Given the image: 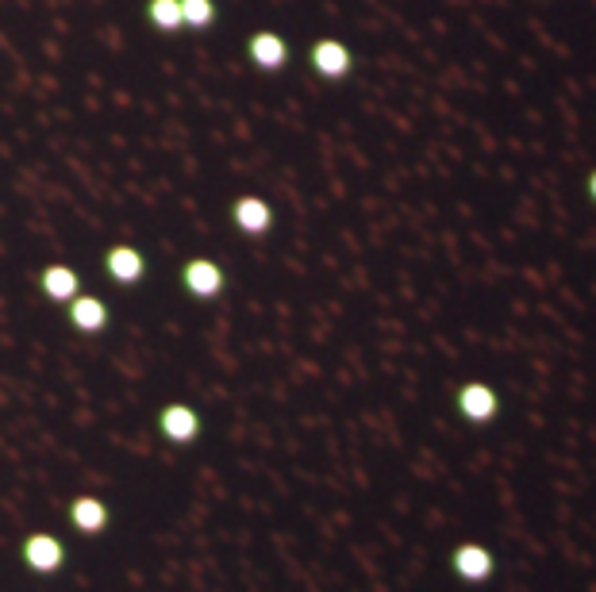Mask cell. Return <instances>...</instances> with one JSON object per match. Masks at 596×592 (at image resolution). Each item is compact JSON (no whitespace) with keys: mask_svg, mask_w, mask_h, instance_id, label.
I'll return each instance as SVG.
<instances>
[{"mask_svg":"<svg viewBox=\"0 0 596 592\" xmlns=\"http://www.w3.org/2000/svg\"><path fill=\"white\" fill-rule=\"evenodd\" d=\"M20 558H24V566L31 573H58L66 566V543L50 531H31L24 546H20Z\"/></svg>","mask_w":596,"mask_h":592,"instance_id":"obj_1","label":"cell"},{"mask_svg":"<svg viewBox=\"0 0 596 592\" xmlns=\"http://www.w3.org/2000/svg\"><path fill=\"white\" fill-rule=\"evenodd\" d=\"M181 285H185V293L197 296V300H212V296L224 293V270L212 258H189L181 266Z\"/></svg>","mask_w":596,"mask_h":592,"instance_id":"obj_2","label":"cell"},{"mask_svg":"<svg viewBox=\"0 0 596 592\" xmlns=\"http://www.w3.org/2000/svg\"><path fill=\"white\" fill-rule=\"evenodd\" d=\"M158 431H162V439H170V443H197L200 435V416L197 408H189V404H166L162 412H158Z\"/></svg>","mask_w":596,"mask_h":592,"instance_id":"obj_3","label":"cell"},{"mask_svg":"<svg viewBox=\"0 0 596 592\" xmlns=\"http://www.w3.org/2000/svg\"><path fill=\"white\" fill-rule=\"evenodd\" d=\"M104 270H108L112 281H120V285H139L147 277V258H143V250L120 243V247H108Z\"/></svg>","mask_w":596,"mask_h":592,"instance_id":"obj_4","label":"cell"},{"mask_svg":"<svg viewBox=\"0 0 596 592\" xmlns=\"http://www.w3.org/2000/svg\"><path fill=\"white\" fill-rule=\"evenodd\" d=\"M247 54L258 70L274 74V70H281V66L289 62V43H285L277 31H254L247 39Z\"/></svg>","mask_w":596,"mask_h":592,"instance_id":"obj_5","label":"cell"},{"mask_svg":"<svg viewBox=\"0 0 596 592\" xmlns=\"http://www.w3.org/2000/svg\"><path fill=\"white\" fill-rule=\"evenodd\" d=\"M231 223L243 231V235H266L274 227V208L262 197H239L231 204Z\"/></svg>","mask_w":596,"mask_h":592,"instance_id":"obj_6","label":"cell"},{"mask_svg":"<svg viewBox=\"0 0 596 592\" xmlns=\"http://www.w3.org/2000/svg\"><path fill=\"white\" fill-rule=\"evenodd\" d=\"M308 58H312V70H316L320 77H347L350 66H354L350 47L347 43H339V39H320Z\"/></svg>","mask_w":596,"mask_h":592,"instance_id":"obj_7","label":"cell"},{"mask_svg":"<svg viewBox=\"0 0 596 592\" xmlns=\"http://www.w3.org/2000/svg\"><path fill=\"white\" fill-rule=\"evenodd\" d=\"M108 519H112L108 516V504L100 496H74L70 500V523L81 535H100L108 527Z\"/></svg>","mask_w":596,"mask_h":592,"instance_id":"obj_8","label":"cell"},{"mask_svg":"<svg viewBox=\"0 0 596 592\" xmlns=\"http://www.w3.org/2000/svg\"><path fill=\"white\" fill-rule=\"evenodd\" d=\"M70 323H74L77 331H85V335H97L108 327V304L100 300V296H81L77 293L70 300Z\"/></svg>","mask_w":596,"mask_h":592,"instance_id":"obj_9","label":"cell"},{"mask_svg":"<svg viewBox=\"0 0 596 592\" xmlns=\"http://www.w3.org/2000/svg\"><path fill=\"white\" fill-rule=\"evenodd\" d=\"M39 285H43V293L50 300H58V304H70L77 293H81V277H77L74 266H47V270L39 273Z\"/></svg>","mask_w":596,"mask_h":592,"instance_id":"obj_10","label":"cell"},{"mask_svg":"<svg viewBox=\"0 0 596 592\" xmlns=\"http://www.w3.org/2000/svg\"><path fill=\"white\" fill-rule=\"evenodd\" d=\"M458 412L466 416V420H493L497 416V393L489 389V385H477L470 381L462 393H458Z\"/></svg>","mask_w":596,"mask_h":592,"instance_id":"obj_11","label":"cell"},{"mask_svg":"<svg viewBox=\"0 0 596 592\" xmlns=\"http://www.w3.org/2000/svg\"><path fill=\"white\" fill-rule=\"evenodd\" d=\"M454 569H458L462 577H470V581H481V577L493 573V558H489V550H481V546H462V550H454Z\"/></svg>","mask_w":596,"mask_h":592,"instance_id":"obj_12","label":"cell"},{"mask_svg":"<svg viewBox=\"0 0 596 592\" xmlns=\"http://www.w3.org/2000/svg\"><path fill=\"white\" fill-rule=\"evenodd\" d=\"M147 20L158 31H166V35L181 31L185 27V20H181V0H147Z\"/></svg>","mask_w":596,"mask_h":592,"instance_id":"obj_13","label":"cell"},{"mask_svg":"<svg viewBox=\"0 0 596 592\" xmlns=\"http://www.w3.org/2000/svg\"><path fill=\"white\" fill-rule=\"evenodd\" d=\"M181 20L189 31H208L220 20V8H216V0H181Z\"/></svg>","mask_w":596,"mask_h":592,"instance_id":"obj_14","label":"cell"},{"mask_svg":"<svg viewBox=\"0 0 596 592\" xmlns=\"http://www.w3.org/2000/svg\"><path fill=\"white\" fill-rule=\"evenodd\" d=\"M589 193H593V200H596V173L589 177Z\"/></svg>","mask_w":596,"mask_h":592,"instance_id":"obj_15","label":"cell"}]
</instances>
